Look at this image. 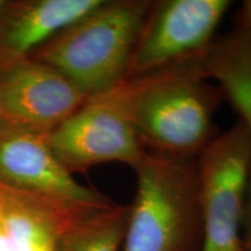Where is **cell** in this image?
Wrapping results in <instances>:
<instances>
[{
	"label": "cell",
	"mask_w": 251,
	"mask_h": 251,
	"mask_svg": "<svg viewBox=\"0 0 251 251\" xmlns=\"http://www.w3.org/2000/svg\"><path fill=\"white\" fill-rule=\"evenodd\" d=\"M122 251H201L198 158L147 151L136 168Z\"/></svg>",
	"instance_id": "3957f363"
},
{
	"label": "cell",
	"mask_w": 251,
	"mask_h": 251,
	"mask_svg": "<svg viewBox=\"0 0 251 251\" xmlns=\"http://www.w3.org/2000/svg\"><path fill=\"white\" fill-rule=\"evenodd\" d=\"M0 183L80 201L106 198L77 183L52 152L46 134L6 124L0 127Z\"/></svg>",
	"instance_id": "9c48e42d"
},
{
	"label": "cell",
	"mask_w": 251,
	"mask_h": 251,
	"mask_svg": "<svg viewBox=\"0 0 251 251\" xmlns=\"http://www.w3.org/2000/svg\"><path fill=\"white\" fill-rule=\"evenodd\" d=\"M229 0H158L152 1L130 63L129 76L170 67L202 54Z\"/></svg>",
	"instance_id": "8992f818"
},
{
	"label": "cell",
	"mask_w": 251,
	"mask_h": 251,
	"mask_svg": "<svg viewBox=\"0 0 251 251\" xmlns=\"http://www.w3.org/2000/svg\"><path fill=\"white\" fill-rule=\"evenodd\" d=\"M89 99L61 71L27 58L0 72L4 124L48 135Z\"/></svg>",
	"instance_id": "52a82bcc"
},
{
	"label": "cell",
	"mask_w": 251,
	"mask_h": 251,
	"mask_svg": "<svg viewBox=\"0 0 251 251\" xmlns=\"http://www.w3.org/2000/svg\"><path fill=\"white\" fill-rule=\"evenodd\" d=\"M103 0H5L0 8V72L29 58Z\"/></svg>",
	"instance_id": "30bf717a"
},
{
	"label": "cell",
	"mask_w": 251,
	"mask_h": 251,
	"mask_svg": "<svg viewBox=\"0 0 251 251\" xmlns=\"http://www.w3.org/2000/svg\"><path fill=\"white\" fill-rule=\"evenodd\" d=\"M234 25L235 30L251 35V0L242 2L234 17Z\"/></svg>",
	"instance_id": "5bb4252c"
},
{
	"label": "cell",
	"mask_w": 251,
	"mask_h": 251,
	"mask_svg": "<svg viewBox=\"0 0 251 251\" xmlns=\"http://www.w3.org/2000/svg\"><path fill=\"white\" fill-rule=\"evenodd\" d=\"M47 137L52 152L71 175L112 162L135 169L147 152L131 122L121 83L87 99Z\"/></svg>",
	"instance_id": "277c9868"
},
{
	"label": "cell",
	"mask_w": 251,
	"mask_h": 251,
	"mask_svg": "<svg viewBox=\"0 0 251 251\" xmlns=\"http://www.w3.org/2000/svg\"><path fill=\"white\" fill-rule=\"evenodd\" d=\"M4 125V120H2V117H1V113H0V127Z\"/></svg>",
	"instance_id": "9a60e30c"
},
{
	"label": "cell",
	"mask_w": 251,
	"mask_h": 251,
	"mask_svg": "<svg viewBox=\"0 0 251 251\" xmlns=\"http://www.w3.org/2000/svg\"><path fill=\"white\" fill-rule=\"evenodd\" d=\"M128 216L129 206L109 198L93 203L65 230L58 251H120Z\"/></svg>",
	"instance_id": "7c38bea8"
},
{
	"label": "cell",
	"mask_w": 251,
	"mask_h": 251,
	"mask_svg": "<svg viewBox=\"0 0 251 251\" xmlns=\"http://www.w3.org/2000/svg\"><path fill=\"white\" fill-rule=\"evenodd\" d=\"M151 5L150 0H103L29 58L57 69L87 98L106 92L129 76L135 47Z\"/></svg>",
	"instance_id": "7a4b0ae2"
},
{
	"label": "cell",
	"mask_w": 251,
	"mask_h": 251,
	"mask_svg": "<svg viewBox=\"0 0 251 251\" xmlns=\"http://www.w3.org/2000/svg\"><path fill=\"white\" fill-rule=\"evenodd\" d=\"M200 61L203 76L218 81L224 99L251 134V35L234 29L215 37Z\"/></svg>",
	"instance_id": "8fae6325"
},
{
	"label": "cell",
	"mask_w": 251,
	"mask_h": 251,
	"mask_svg": "<svg viewBox=\"0 0 251 251\" xmlns=\"http://www.w3.org/2000/svg\"><path fill=\"white\" fill-rule=\"evenodd\" d=\"M200 56L121 83L146 151L198 158L218 137L213 117L224 96L203 76Z\"/></svg>",
	"instance_id": "6da1fadb"
},
{
	"label": "cell",
	"mask_w": 251,
	"mask_h": 251,
	"mask_svg": "<svg viewBox=\"0 0 251 251\" xmlns=\"http://www.w3.org/2000/svg\"><path fill=\"white\" fill-rule=\"evenodd\" d=\"M0 183V251H58L65 230L93 203Z\"/></svg>",
	"instance_id": "ba28073f"
},
{
	"label": "cell",
	"mask_w": 251,
	"mask_h": 251,
	"mask_svg": "<svg viewBox=\"0 0 251 251\" xmlns=\"http://www.w3.org/2000/svg\"><path fill=\"white\" fill-rule=\"evenodd\" d=\"M4 1H5V0H0V8H1V6L4 5Z\"/></svg>",
	"instance_id": "2e32d148"
},
{
	"label": "cell",
	"mask_w": 251,
	"mask_h": 251,
	"mask_svg": "<svg viewBox=\"0 0 251 251\" xmlns=\"http://www.w3.org/2000/svg\"><path fill=\"white\" fill-rule=\"evenodd\" d=\"M242 242L244 251H251V161L247 177L242 214Z\"/></svg>",
	"instance_id": "4fadbf2b"
},
{
	"label": "cell",
	"mask_w": 251,
	"mask_h": 251,
	"mask_svg": "<svg viewBox=\"0 0 251 251\" xmlns=\"http://www.w3.org/2000/svg\"><path fill=\"white\" fill-rule=\"evenodd\" d=\"M250 161L251 134L240 120L198 157L201 251H244L242 214Z\"/></svg>",
	"instance_id": "5b68a950"
}]
</instances>
